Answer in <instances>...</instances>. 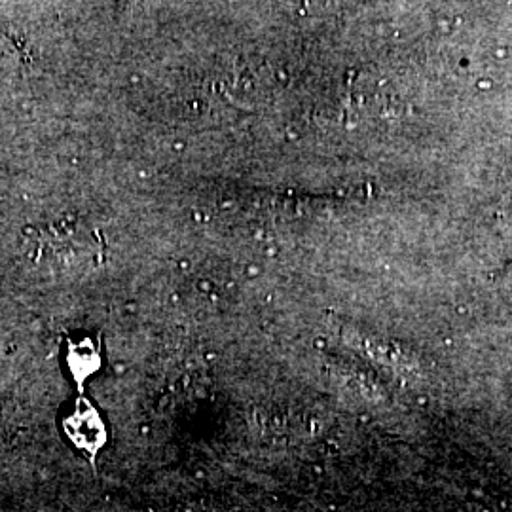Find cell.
I'll use <instances>...</instances> for the list:
<instances>
[{
	"instance_id": "obj_1",
	"label": "cell",
	"mask_w": 512,
	"mask_h": 512,
	"mask_svg": "<svg viewBox=\"0 0 512 512\" xmlns=\"http://www.w3.org/2000/svg\"><path fill=\"white\" fill-rule=\"evenodd\" d=\"M65 431L69 439L73 440L74 446L78 450H84L92 459L107 442L105 423L92 404L86 401L76 403L73 414L65 420Z\"/></svg>"
},
{
	"instance_id": "obj_2",
	"label": "cell",
	"mask_w": 512,
	"mask_h": 512,
	"mask_svg": "<svg viewBox=\"0 0 512 512\" xmlns=\"http://www.w3.org/2000/svg\"><path fill=\"white\" fill-rule=\"evenodd\" d=\"M33 238L37 239V249H44L40 251L44 258L71 260L92 251L90 234L80 230L76 224H54Z\"/></svg>"
},
{
	"instance_id": "obj_3",
	"label": "cell",
	"mask_w": 512,
	"mask_h": 512,
	"mask_svg": "<svg viewBox=\"0 0 512 512\" xmlns=\"http://www.w3.org/2000/svg\"><path fill=\"white\" fill-rule=\"evenodd\" d=\"M69 365H71L74 376L78 380H84L99 365V355L93 349L92 344L84 342V344L73 346L71 351H69Z\"/></svg>"
}]
</instances>
